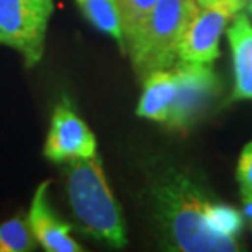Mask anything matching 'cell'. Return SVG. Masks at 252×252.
<instances>
[{
  "label": "cell",
  "instance_id": "cell-15",
  "mask_svg": "<svg viewBox=\"0 0 252 252\" xmlns=\"http://www.w3.org/2000/svg\"><path fill=\"white\" fill-rule=\"evenodd\" d=\"M238 180L244 203L252 201V141L241 153L238 165Z\"/></svg>",
  "mask_w": 252,
  "mask_h": 252
},
{
  "label": "cell",
  "instance_id": "cell-1",
  "mask_svg": "<svg viewBox=\"0 0 252 252\" xmlns=\"http://www.w3.org/2000/svg\"><path fill=\"white\" fill-rule=\"evenodd\" d=\"M159 221L170 248L185 252H233L238 241L220 234L206 218L210 201L198 185L182 174L170 172L160 179L154 191Z\"/></svg>",
  "mask_w": 252,
  "mask_h": 252
},
{
  "label": "cell",
  "instance_id": "cell-7",
  "mask_svg": "<svg viewBox=\"0 0 252 252\" xmlns=\"http://www.w3.org/2000/svg\"><path fill=\"white\" fill-rule=\"evenodd\" d=\"M97 141L85 122L74 112L69 100H63L54 108L44 154L54 162H70L94 158Z\"/></svg>",
  "mask_w": 252,
  "mask_h": 252
},
{
  "label": "cell",
  "instance_id": "cell-10",
  "mask_svg": "<svg viewBox=\"0 0 252 252\" xmlns=\"http://www.w3.org/2000/svg\"><path fill=\"white\" fill-rule=\"evenodd\" d=\"M177 94V75L170 69H159L148 74L138 105L141 118L167 122L169 112Z\"/></svg>",
  "mask_w": 252,
  "mask_h": 252
},
{
  "label": "cell",
  "instance_id": "cell-2",
  "mask_svg": "<svg viewBox=\"0 0 252 252\" xmlns=\"http://www.w3.org/2000/svg\"><path fill=\"white\" fill-rule=\"evenodd\" d=\"M67 195L75 216L89 234L117 248L126 244L122 213L95 156L69 162Z\"/></svg>",
  "mask_w": 252,
  "mask_h": 252
},
{
  "label": "cell",
  "instance_id": "cell-17",
  "mask_svg": "<svg viewBox=\"0 0 252 252\" xmlns=\"http://www.w3.org/2000/svg\"><path fill=\"white\" fill-rule=\"evenodd\" d=\"M244 5L246 7H249V5H252V0H244Z\"/></svg>",
  "mask_w": 252,
  "mask_h": 252
},
{
  "label": "cell",
  "instance_id": "cell-16",
  "mask_svg": "<svg viewBox=\"0 0 252 252\" xmlns=\"http://www.w3.org/2000/svg\"><path fill=\"white\" fill-rule=\"evenodd\" d=\"M196 2H198L201 7H208V5H211V3H215L216 0H196Z\"/></svg>",
  "mask_w": 252,
  "mask_h": 252
},
{
  "label": "cell",
  "instance_id": "cell-4",
  "mask_svg": "<svg viewBox=\"0 0 252 252\" xmlns=\"http://www.w3.org/2000/svg\"><path fill=\"white\" fill-rule=\"evenodd\" d=\"M54 0H0V44L22 53L28 65L43 58Z\"/></svg>",
  "mask_w": 252,
  "mask_h": 252
},
{
  "label": "cell",
  "instance_id": "cell-6",
  "mask_svg": "<svg viewBox=\"0 0 252 252\" xmlns=\"http://www.w3.org/2000/svg\"><path fill=\"white\" fill-rule=\"evenodd\" d=\"M174 72L177 75V94L165 123L174 129H187L218 85L213 70L206 63L177 61Z\"/></svg>",
  "mask_w": 252,
  "mask_h": 252
},
{
  "label": "cell",
  "instance_id": "cell-9",
  "mask_svg": "<svg viewBox=\"0 0 252 252\" xmlns=\"http://www.w3.org/2000/svg\"><path fill=\"white\" fill-rule=\"evenodd\" d=\"M234 61V100L252 98V25L244 13H238L228 30Z\"/></svg>",
  "mask_w": 252,
  "mask_h": 252
},
{
  "label": "cell",
  "instance_id": "cell-12",
  "mask_svg": "<svg viewBox=\"0 0 252 252\" xmlns=\"http://www.w3.org/2000/svg\"><path fill=\"white\" fill-rule=\"evenodd\" d=\"M32 246V229L22 218H13L0 224V252L30 251Z\"/></svg>",
  "mask_w": 252,
  "mask_h": 252
},
{
  "label": "cell",
  "instance_id": "cell-3",
  "mask_svg": "<svg viewBox=\"0 0 252 252\" xmlns=\"http://www.w3.org/2000/svg\"><path fill=\"white\" fill-rule=\"evenodd\" d=\"M196 12V0H158L128 39L131 59L139 74L174 67L179 61L180 39Z\"/></svg>",
  "mask_w": 252,
  "mask_h": 252
},
{
  "label": "cell",
  "instance_id": "cell-14",
  "mask_svg": "<svg viewBox=\"0 0 252 252\" xmlns=\"http://www.w3.org/2000/svg\"><path fill=\"white\" fill-rule=\"evenodd\" d=\"M206 218H208L210 226L216 233L224 236H234L241 231V215L238 210L228 205H213L210 203L206 208Z\"/></svg>",
  "mask_w": 252,
  "mask_h": 252
},
{
  "label": "cell",
  "instance_id": "cell-8",
  "mask_svg": "<svg viewBox=\"0 0 252 252\" xmlns=\"http://www.w3.org/2000/svg\"><path fill=\"white\" fill-rule=\"evenodd\" d=\"M49 182H43L33 196L28 215L32 234L49 252H77L82 248L70 238V228L53 213L49 208L46 191Z\"/></svg>",
  "mask_w": 252,
  "mask_h": 252
},
{
  "label": "cell",
  "instance_id": "cell-18",
  "mask_svg": "<svg viewBox=\"0 0 252 252\" xmlns=\"http://www.w3.org/2000/svg\"><path fill=\"white\" fill-rule=\"evenodd\" d=\"M249 10H251V12H252V5H249V7H248Z\"/></svg>",
  "mask_w": 252,
  "mask_h": 252
},
{
  "label": "cell",
  "instance_id": "cell-11",
  "mask_svg": "<svg viewBox=\"0 0 252 252\" xmlns=\"http://www.w3.org/2000/svg\"><path fill=\"white\" fill-rule=\"evenodd\" d=\"M77 3L94 27L108 33L117 39L120 48H125V34L117 0H77Z\"/></svg>",
  "mask_w": 252,
  "mask_h": 252
},
{
  "label": "cell",
  "instance_id": "cell-5",
  "mask_svg": "<svg viewBox=\"0 0 252 252\" xmlns=\"http://www.w3.org/2000/svg\"><path fill=\"white\" fill-rule=\"evenodd\" d=\"M244 0H216L198 10L185 30L179 46V61L213 63L220 56L218 43L231 18L243 10Z\"/></svg>",
  "mask_w": 252,
  "mask_h": 252
},
{
  "label": "cell",
  "instance_id": "cell-13",
  "mask_svg": "<svg viewBox=\"0 0 252 252\" xmlns=\"http://www.w3.org/2000/svg\"><path fill=\"white\" fill-rule=\"evenodd\" d=\"M117 3L120 10V18H122L125 41H128L139 25L151 13L158 0H117Z\"/></svg>",
  "mask_w": 252,
  "mask_h": 252
}]
</instances>
